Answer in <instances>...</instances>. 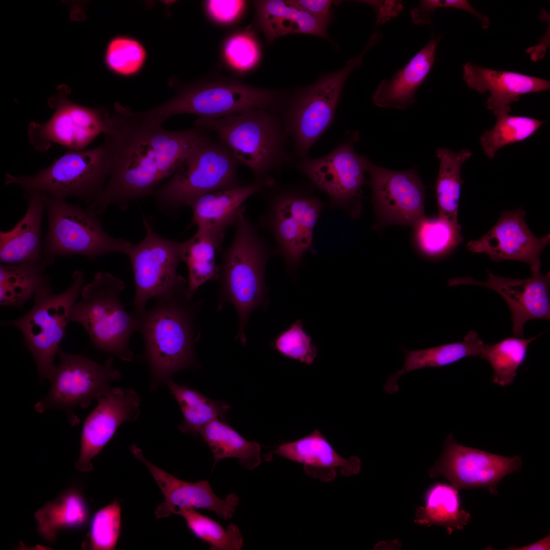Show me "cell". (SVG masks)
<instances>
[{
  "instance_id": "obj_24",
  "label": "cell",
  "mask_w": 550,
  "mask_h": 550,
  "mask_svg": "<svg viewBox=\"0 0 550 550\" xmlns=\"http://www.w3.org/2000/svg\"><path fill=\"white\" fill-rule=\"evenodd\" d=\"M276 183L272 176L255 180L247 185L204 195L190 205L191 225L223 241L227 228L234 226L244 202L251 196L262 193Z\"/></svg>"
},
{
  "instance_id": "obj_35",
  "label": "cell",
  "mask_w": 550,
  "mask_h": 550,
  "mask_svg": "<svg viewBox=\"0 0 550 550\" xmlns=\"http://www.w3.org/2000/svg\"><path fill=\"white\" fill-rule=\"evenodd\" d=\"M89 516L82 496L75 490L68 491L48 502L35 513L39 534L48 541H53L60 530L82 527Z\"/></svg>"
},
{
  "instance_id": "obj_25",
  "label": "cell",
  "mask_w": 550,
  "mask_h": 550,
  "mask_svg": "<svg viewBox=\"0 0 550 550\" xmlns=\"http://www.w3.org/2000/svg\"><path fill=\"white\" fill-rule=\"evenodd\" d=\"M462 77L466 84L481 93L489 91L486 101L488 109L497 117L510 114L511 105L523 94L549 89V80L516 72L497 71L468 62L463 66Z\"/></svg>"
},
{
  "instance_id": "obj_40",
  "label": "cell",
  "mask_w": 550,
  "mask_h": 550,
  "mask_svg": "<svg viewBox=\"0 0 550 550\" xmlns=\"http://www.w3.org/2000/svg\"><path fill=\"white\" fill-rule=\"evenodd\" d=\"M414 227L418 247L429 257L442 256L456 248L463 240L461 227H455L438 217H424Z\"/></svg>"
},
{
  "instance_id": "obj_12",
  "label": "cell",
  "mask_w": 550,
  "mask_h": 550,
  "mask_svg": "<svg viewBox=\"0 0 550 550\" xmlns=\"http://www.w3.org/2000/svg\"><path fill=\"white\" fill-rule=\"evenodd\" d=\"M268 205L260 224L277 245L288 272L294 275L310 248L314 228L322 209L315 196L291 186L276 183L266 188Z\"/></svg>"
},
{
  "instance_id": "obj_8",
  "label": "cell",
  "mask_w": 550,
  "mask_h": 550,
  "mask_svg": "<svg viewBox=\"0 0 550 550\" xmlns=\"http://www.w3.org/2000/svg\"><path fill=\"white\" fill-rule=\"evenodd\" d=\"M112 151L109 141L90 149L68 150L48 167L35 174L7 173L5 183L23 189L25 195L38 194L66 200L75 197L87 204L102 191L110 176Z\"/></svg>"
},
{
  "instance_id": "obj_14",
  "label": "cell",
  "mask_w": 550,
  "mask_h": 550,
  "mask_svg": "<svg viewBox=\"0 0 550 550\" xmlns=\"http://www.w3.org/2000/svg\"><path fill=\"white\" fill-rule=\"evenodd\" d=\"M59 364L50 380L47 395L35 405L42 413L52 409L64 411L71 425L76 426L79 420L75 415L77 407H88L92 401L106 393L112 381L120 379L121 375L110 357L104 363H98L85 356L60 349Z\"/></svg>"
},
{
  "instance_id": "obj_7",
  "label": "cell",
  "mask_w": 550,
  "mask_h": 550,
  "mask_svg": "<svg viewBox=\"0 0 550 550\" xmlns=\"http://www.w3.org/2000/svg\"><path fill=\"white\" fill-rule=\"evenodd\" d=\"M125 288L124 283L111 273L97 272L84 285L70 321L84 327L96 349L130 362L133 357L130 340L139 331L140 322L139 315L127 311L120 300Z\"/></svg>"
},
{
  "instance_id": "obj_17",
  "label": "cell",
  "mask_w": 550,
  "mask_h": 550,
  "mask_svg": "<svg viewBox=\"0 0 550 550\" xmlns=\"http://www.w3.org/2000/svg\"><path fill=\"white\" fill-rule=\"evenodd\" d=\"M522 466L519 455L505 457L466 447L457 443L451 433L429 475L434 478L444 477L458 491L482 488L497 494L501 479L519 472Z\"/></svg>"
},
{
  "instance_id": "obj_2",
  "label": "cell",
  "mask_w": 550,
  "mask_h": 550,
  "mask_svg": "<svg viewBox=\"0 0 550 550\" xmlns=\"http://www.w3.org/2000/svg\"><path fill=\"white\" fill-rule=\"evenodd\" d=\"M139 317L144 360L152 391L180 371L197 366L195 344L199 338L197 316L202 301L189 299L188 291L165 294Z\"/></svg>"
},
{
  "instance_id": "obj_22",
  "label": "cell",
  "mask_w": 550,
  "mask_h": 550,
  "mask_svg": "<svg viewBox=\"0 0 550 550\" xmlns=\"http://www.w3.org/2000/svg\"><path fill=\"white\" fill-rule=\"evenodd\" d=\"M130 450L146 465L163 493L164 501L155 510L157 518L168 517L183 508L207 509L226 520L233 516L239 502L236 493H231L221 499L213 492L207 480L197 482L181 480L147 460L135 445H132Z\"/></svg>"
},
{
  "instance_id": "obj_47",
  "label": "cell",
  "mask_w": 550,
  "mask_h": 550,
  "mask_svg": "<svg viewBox=\"0 0 550 550\" xmlns=\"http://www.w3.org/2000/svg\"><path fill=\"white\" fill-rule=\"evenodd\" d=\"M505 549L508 550H549L550 549V536L546 537L530 544L518 547L512 545Z\"/></svg>"
},
{
  "instance_id": "obj_3",
  "label": "cell",
  "mask_w": 550,
  "mask_h": 550,
  "mask_svg": "<svg viewBox=\"0 0 550 550\" xmlns=\"http://www.w3.org/2000/svg\"><path fill=\"white\" fill-rule=\"evenodd\" d=\"M233 226L231 243L220 252L217 307L219 311L226 302L233 305L239 319L235 339L244 346L245 327L251 314L257 309L266 310L269 304L265 268L276 251L247 217L245 206Z\"/></svg>"
},
{
  "instance_id": "obj_5",
  "label": "cell",
  "mask_w": 550,
  "mask_h": 550,
  "mask_svg": "<svg viewBox=\"0 0 550 550\" xmlns=\"http://www.w3.org/2000/svg\"><path fill=\"white\" fill-rule=\"evenodd\" d=\"M175 90L170 99L143 112L159 124L177 114L196 115L199 118H218L262 109L280 113L287 99L280 91L261 88L227 77H209L182 83L170 80Z\"/></svg>"
},
{
  "instance_id": "obj_33",
  "label": "cell",
  "mask_w": 550,
  "mask_h": 550,
  "mask_svg": "<svg viewBox=\"0 0 550 550\" xmlns=\"http://www.w3.org/2000/svg\"><path fill=\"white\" fill-rule=\"evenodd\" d=\"M223 241L200 231L182 242V261L188 271V297L193 298L196 291L208 281H218L219 266L216 255L222 250Z\"/></svg>"
},
{
  "instance_id": "obj_30",
  "label": "cell",
  "mask_w": 550,
  "mask_h": 550,
  "mask_svg": "<svg viewBox=\"0 0 550 550\" xmlns=\"http://www.w3.org/2000/svg\"><path fill=\"white\" fill-rule=\"evenodd\" d=\"M439 159V169L435 184L438 217L457 227L458 211L463 181L460 172L463 163L469 159L472 151L465 149L455 152L446 147L438 148L436 151Z\"/></svg>"
},
{
  "instance_id": "obj_20",
  "label": "cell",
  "mask_w": 550,
  "mask_h": 550,
  "mask_svg": "<svg viewBox=\"0 0 550 550\" xmlns=\"http://www.w3.org/2000/svg\"><path fill=\"white\" fill-rule=\"evenodd\" d=\"M488 280L478 281L470 277H456L448 281L449 286L474 285L489 288L500 294L507 302L511 315L515 337H524L526 322L535 319L549 320L550 273L531 272L525 279L499 277L487 270Z\"/></svg>"
},
{
  "instance_id": "obj_42",
  "label": "cell",
  "mask_w": 550,
  "mask_h": 550,
  "mask_svg": "<svg viewBox=\"0 0 550 550\" xmlns=\"http://www.w3.org/2000/svg\"><path fill=\"white\" fill-rule=\"evenodd\" d=\"M271 345L285 358L308 365L314 362L318 354L317 347L304 329L300 319L278 334Z\"/></svg>"
},
{
  "instance_id": "obj_46",
  "label": "cell",
  "mask_w": 550,
  "mask_h": 550,
  "mask_svg": "<svg viewBox=\"0 0 550 550\" xmlns=\"http://www.w3.org/2000/svg\"><path fill=\"white\" fill-rule=\"evenodd\" d=\"M290 4L311 15L320 18H331L332 1L289 0Z\"/></svg>"
},
{
  "instance_id": "obj_32",
  "label": "cell",
  "mask_w": 550,
  "mask_h": 550,
  "mask_svg": "<svg viewBox=\"0 0 550 550\" xmlns=\"http://www.w3.org/2000/svg\"><path fill=\"white\" fill-rule=\"evenodd\" d=\"M425 502V506L416 508V523L443 526L451 535L454 531L463 529L471 520V514L460 508L458 491L451 485H433L426 493Z\"/></svg>"
},
{
  "instance_id": "obj_45",
  "label": "cell",
  "mask_w": 550,
  "mask_h": 550,
  "mask_svg": "<svg viewBox=\"0 0 550 550\" xmlns=\"http://www.w3.org/2000/svg\"><path fill=\"white\" fill-rule=\"evenodd\" d=\"M245 6L242 1H206L205 7L210 17L221 23L234 21L242 13Z\"/></svg>"
},
{
  "instance_id": "obj_43",
  "label": "cell",
  "mask_w": 550,
  "mask_h": 550,
  "mask_svg": "<svg viewBox=\"0 0 550 550\" xmlns=\"http://www.w3.org/2000/svg\"><path fill=\"white\" fill-rule=\"evenodd\" d=\"M121 507L115 501L98 510L93 516L90 527V546L92 549H114L119 536Z\"/></svg>"
},
{
  "instance_id": "obj_31",
  "label": "cell",
  "mask_w": 550,
  "mask_h": 550,
  "mask_svg": "<svg viewBox=\"0 0 550 550\" xmlns=\"http://www.w3.org/2000/svg\"><path fill=\"white\" fill-rule=\"evenodd\" d=\"M199 433L210 448L214 465L222 459L235 458L241 466L252 471L261 462L260 445L247 441L223 420L211 421Z\"/></svg>"
},
{
  "instance_id": "obj_23",
  "label": "cell",
  "mask_w": 550,
  "mask_h": 550,
  "mask_svg": "<svg viewBox=\"0 0 550 550\" xmlns=\"http://www.w3.org/2000/svg\"><path fill=\"white\" fill-rule=\"evenodd\" d=\"M300 463L305 473L324 482L336 478L338 470L344 477L358 474L361 463L357 456L341 457L319 429L295 441L286 442L270 452Z\"/></svg>"
},
{
  "instance_id": "obj_19",
  "label": "cell",
  "mask_w": 550,
  "mask_h": 550,
  "mask_svg": "<svg viewBox=\"0 0 550 550\" xmlns=\"http://www.w3.org/2000/svg\"><path fill=\"white\" fill-rule=\"evenodd\" d=\"M525 215L521 207L503 211L485 235L466 244L467 249L475 254H485L493 261H521L530 265L531 272L540 271V255L549 243V234L536 236L528 227Z\"/></svg>"
},
{
  "instance_id": "obj_34",
  "label": "cell",
  "mask_w": 550,
  "mask_h": 550,
  "mask_svg": "<svg viewBox=\"0 0 550 550\" xmlns=\"http://www.w3.org/2000/svg\"><path fill=\"white\" fill-rule=\"evenodd\" d=\"M42 262L0 265V305L22 307L43 287L50 284Z\"/></svg>"
},
{
  "instance_id": "obj_15",
  "label": "cell",
  "mask_w": 550,
  "mask_h": 550,
  "mask_svg": "<svg viewBox=\"0 0 550 550\" xmlns=\"http://www.w3.org/2000/svg\"><path fill=\"white\" fill-rule=\"evenodd\" d=\"M358 133L339 143L326 155L295 159L292 166L329 197L332 205L356 216L361 209L362 187L368 158L358 154L353 144Z\"/></svg>"
},
{
  "instance_id": "obj_11",
  "label": "cell",
  "mask_w": 550,
  "mask_h": 550,
  "mask_svg": "<svg viewBox=\"0 0 550 550\" xmlns=\"http://www.w3.org/2000/svg\"><path fill=\"white\" fill-rule=\"evenodd\" d=\"M376 43V39L371 38L364 50L343 68L287 98L281 115L295 158L308 156L311 147L331 125L347 77Z\"/></svg>"
},
{
  "instance_id": "obj_18",
  "label": "cell",
  "mask_w": 550,
  "mask_h": 550,
  "mask_svg": "<svg viewBox=\"0 0 550 550\" xmlns=\"http://www.w3.org/2000/svg\"><path fill=\"white\" fill-rule=\"evenodd\" d=\"M372 200L384 225L415 226L424 216L425 188L416 169L395 171L379 167L369 159Z\"/></svg>"
},
{
  "instance_id": "obj_9",
  "label": "cell",
  "mask_w": 550,
  "mask_h": 550,
  "mask_svg": "<svg viewBox=\"0 0 550 550\" xmlns=\"http://www.w3.org/2000/svg\"><path fill=\"white\" fill-rule=\"evenodd\" d=\"M41 196L48 221L42 259L47 267L60 256L80 255L94 261L107 253L127 255L133 244L109 235L99 215L66 200Z\"/></svg>"
},
{
  "instance_id": "obj_4",
  "label": "cell",
  "mask_w": 550,
  "mask_h": 550,
  "mask_svg": "<svg viewBox=\"0 0 550 550\" xmlns=\"http://www.w3.org/2000/svg\"><path fill=\"white\" fill-rule=\"evenodd\" d=\"M195 124L211 132L231 150L255 180L270 176L295 158L289 152L290 141L281 115L266 109L250 110L218 118H198Z\"/></svg>"
},
{
  "instance_id": "obj_1",
  "label": "cell",
  "mask_w": 550,
  "mask_h": 550,
  "mask_svg": "<svg viewBox=\"0 0 550 550\" xmlns=\"http://www.w3.org/2000/svg\"><path fill=\"white\" fill-rule=\"evenodd\" d=\"M209 133L195 124L187 129L167 130L142 112L116 103L104 134L112 148L110 176L87 208L99 215L109 206L124 210L130 202L153 195Z\"/></svg>"
},
{
  "instance_id": "obj_44",
  "label": "cell",
  "mask_w": 550,
  "mask_h": 550,
  "mask_svg": "<svg viewBox=\"0 0 550 550\" xmlns=\"http://www.w3.org/2000/svg\"><path fill=\"white\" fill-rule=\"evenodd\" d=\"M224 53L229 64L239 71L252 69L258 62V44L250 33L239 32L230 36L224 46Z\"/></svg>"
},
{
  "instance_id": "obj_10",
  "label": "cell",
  "mask_w": 550,
  "mask_h": 550,
  "mask_svg": "<svg viewBox=\"0 0 550 550\" xmlns=\"http://www.w3.org/2000/svg\"><path fill=\"white\" fill-rule=\"evenodd\" d=\"M65 291L54 293L51 284L34 296L33 307L22 316L4 322L18 328L33 355L41 380H51L57 365L54 363L64 338L73 306L85 284L84 273L76 270Z\"/></svg>"
},
{
  "instance_id": "obj_41",
  "label": "cell",
  "mask_w": 550,
  "mask_h": 550,
  "mask_svg": "<svg viewBox=\"0 0 550 550\" xmlns=\"http://www.w3.org/2000/svg\"><path fill=\"white\" fill-rule=\"evenodd\" d=\"M147 52L137 39L127 36H117L108 42L104 60L108 68L122 76L136 75L144 67Z\"/></svg>"
},
{
  "instance_id": "obj_36",
  "label": "cell",
  "mask_w": 550,
  "mask_h": 550,
  "mask_svg": "<svg viewBox=\"0 0 550 550\" xmlns=\"http://www.w3.org/2000/svg\"><path fill=\"white\" fill-rule=\"evenodd\" d=\"M166 385L180 407L184 419L179 428L183 433L197 435L211 421H224L230 408L227 404L210 400L196 390L176 383L172 379Z\"/></svg>"
},
{
  "instance_id": "obj_29",
  "label": "cell",
  "mask_w": 550,
  "mask_h": 550,
  "mask_svg": "<svg viewBox=\"0 0 550 550\" xmlns=\"http://www.w3.org/2000/svg\"><path fill=\"white\" fill-rule=\"evenodd\" d=\"M484 345L476 332L470 331L460 342L421 350H408L403 347L402 349L405 354L404 365L400 370L388 378L384 389L388 394L397 392L399 378L407 372L425 368L448 366L466 357L480 356Z\"/></svg>"
},
{
  "instance_id": "obj_37",
  "label": "cell",
  "mask_w": 550,
  "mask_h": 550,
  "mask_svg": "<svg viewBox=\"0 0 550 550\" xmlns=\"http://www.w3.org/2000/svg\"><path fill=\"white\" fill-rule=\"evenodd\" d=\"M538 336L529 339L509 337L493 345L485 344L480 357L491 366L492 381L504 387L512 384L524 363L529 345Z\"/></svg>"
},
{
  "instance_id": "obj_6",
  "label": "cell",
  "mask_w": 550,
  "mask_h": 550,
  "mask_svg": "<svg viewBox=\"0 0 550 550\" xmlns=\"http://www.w3.org/2000/svg\"><path fill=\"white\" fill-rule=\"evenodd\" d=\"M241 163L229 147L209 133L202 138L169 179L153 196L164 215L174 217L207 194L242 185L238 169Z\"/></svg>"
},
{
  "instance_id": "obj_13",
  "label": "cell",
  "mask_w": 550,
  "mask_h": 550,
  "mask_svg": "<svg viewBox=\"0 0 550 550\" xmlns=\"http://www.w3.org/2000/svg\"><path fill=\"white\" fill-rule=\"evenodd\" d=\"M143 221L146 236L132 245L127 255L134 276L132 307L136 314L146 310L151 299L188 290L187 281L177 272L182 261V242L159 235L155 230L152 216H143Z\"/></svg>"
},
{
  "instance_id": "obj_21",
  "label": "cell",
  "mask_w": 550,
  "mask_h": 550,
  "mask_svg": "<svg viewBox=\"0 0 550 550\" xmlns=\"http://www.w3.org/2000/svg\"><path fill=\"white\" fill-rule=\"evenodd\" d=\"M97 405L84 424L80 455L75 467L81 472L92 470V459L112 438L119 426L126 421H137L141 399L133 389L111 388L97 399Z\"/></svg>"
},
{
  "instance_id": "obj_16",
  "label": "cell",
  "mask_w": 550,
  "mask_h": 550,
  "mask_svg": "<svg viewBox=\"0 0 550 550\" xmlns=\"http://www.w3.org/2000/svg\"><path fill=\"white\" fill-rule=\"evenodd\" d=\"M49 104L54 109L51 117L44 123L31 122L28 125L29 141L36 150L45 152L54 144L69 150H83L105 133L111 114L105 108L74 103L64 91L51 98Z\"/></svg>"
},
{
  "instance_id": "obj_27",
  "label": "cell",
  "mask_w": 550,
  "mask_h": 550,
  "mask_svg": "<svg viewBox=\"0 0 550 550\" xmlns=\"http://www.w3.org/2000/svg\"><path fill=\"white\" fill-rule=\"evenodd\" d=\"M439 39L431 38L391 79L383 80L379 84L372 97L376 105L405 109L416 101L415 93L432 68Z\"/></svg>"
},
{
  "instance_id": "obj_28",
  "label": "cell",
  "mask_w": 550,
  "mask_h": 550,
  "mask_svg": "<svg viewBox=\"0 0 550 550\" xmlns=\"http://www.w3.org/2000/svg\"><path fill=\"white\" fill-rule=\"evenodd\" d=\"M256 23L268 43L289 34H303L327 38L331 18H320L294 7L288 1H253Z\"/></svg>"
},
{
  "instance_id": "obj_39",
  "label": "cell",
  "mask_w": 550,
  "mask_h": 550,
  "mask_svg": "<svg viewBox=\"0 0 550 550\" xmlns=\"http://www.w3.org/2000/svg\"><path fill=\"white\" fill-rule=\"evenodd\" d=\"M176 514L183 517L193 534L209 544L211 549L239 550L242 547V534L233 523L225 529L217 521L194 508L180 509Z\"/></svg>"
},
{
  "instance_id": "obj_26",
  "label": "cell",
  "mask_w": 550,
  "mask_h": 550,
  "mask_svg": "<svg viewBox=\"0 0 550 550\" xmlns=\"http://www.w3.org/2000/svg\"><path fill=\"white\" fill-rule=\"evenodd\" d=\"M25 196L28 206L23 218L11 230L0 232L1 264L42 262L41 224L45 211L44 200L38 194Z\"/></svg>"
},
{
  "instance_id": "obj_38",
  "label": "cell",
  "mask_w": 550,
  "mask_h": 550,
  "mask_svg": "<svg viewBox=\"0 0 550 550\" xmlns=\"http://www.w3.org/2000/svg\"><path fill=\"white\" fill-rule=\"evenodd\" d=\"M496 117L497 120L493 128L485 131L480 138L483 151L490 158H494L502 147L529 138L545 122L509 114H501Z\"/></svg>"
}]
</instances>
